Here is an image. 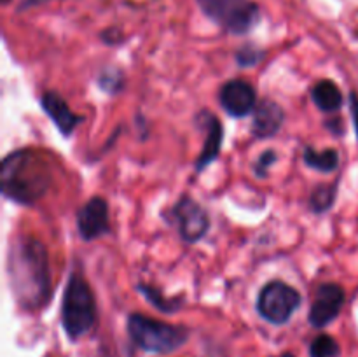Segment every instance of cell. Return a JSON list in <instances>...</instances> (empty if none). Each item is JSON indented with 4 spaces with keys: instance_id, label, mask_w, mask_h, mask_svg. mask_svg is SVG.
Masks as SVG:
<instances>
[{
    "instance_id": "7",
    "label": "cell",
    "mask_w": 358,
    "mask_h": 357,
    "mask_svg": "<svg viewBox=\"0 0 358 357\" xmlns=\"http://www.w3.org/2000/svg\"><path fill=\"white\" fill-rule=\"evenodd\" d=\"M168 217L177 226L178 234L185 244H196L210 230L208 212L189 195L178 198V202L171 206Z\"/></svg>"
},
{
    "instance_id": "6",
    "label": "cell",
    "mask_w": 358,
    "mask_h": 357,
    "mask_svg": "<svg viewBox=\"0 0 358 357\" xmlns=\"http://www.w3.org/2000/svg\"><path fill=\"white\" fill-rule=\"evenodd\" d=\"M303 296L283 280H271L257 296V312L269 324L283 326L299 310Z\"/></svg>"
},
{
    "instance_id": "19",
    "label": "cell",
    "mask_w": 358,
    "mask_h": 357,
    "mask_svg": "<svg viewBox=\"0 0 358 357\" xmlns=\"http://www.w3.org/2000/svg\"><path fill=\"white\" fill-rule=\"evenodd\" d=\"M339 345L332 336L320 335L311 342L310 357H338Z\"/></svg>"
},
{
    "instance_id": "15",
    "label": "cell",
    "mask_w": 358,
    "mask_h": 357,
    "mask_svg": "<svg viewBox=\"0 0 358 357\" xmlns=\"http://www.w3.org/2000/svg\"><path fill=\"white\" fill-rule=\"evenodd\" d=\"M303 161L308 168L317 170L320 174H331L339 167V153L332 147L324 150H317L308 146L303 153Z\"/></svg>"
},
{
    "instance_id": "21",
    "label": "cell",
    "mask_w": 358,
    "mask_h": 357,
    "mask_svg": "<svg viewBox=\"0 0 358 357\" xmlns=\"http://www.w3.org/2000/svg\"><path fill=\"white\" fill-rule=\"evenodd\" d=\"M276 160H278V154H276L275 150H273V149L264 150V153H262L261 156L257 158V161L254 163L255 177H257V178H268L269 170H271L273 164L276 163Z\"/></svg>"
},
{
    "instance_id": "3",
    "label": "cell",
    "mask_w": 358,
    "mask_h": 357,
    "mask_svg": "<svg viewBox=\"0 0 358 357\" xmlns=\"http://www.w3.org/2000/svg\"><path fill=\"white\" fill-rule=\"evenodd\" d=\"M96 324V300L84 275L73 270L66 280L62 300V326L70 340L86 336Z\"/></svg>"
},
{
    "instance_id": "16",
    "label": "cell",
    "mask_w": 358,
    "mask_h": 357,
    "mask_svg": "<svg viewBox=\"0 0 358 357\" xmlns=\"http://www.w3.org/2000/svg\"><path fill=\"white\" fill-rule=\"evenodd\" d=\"M136 289H138V293L143 294V298H145L152 307H156L157 310L163 312V314H175V312L180 310V301L163 296V293H161L157 287L149 286V284H138Z\"/></svg>"
},
{
    "instance_id": "14",
    "label": "cell",
    "mask_w": 358,
    "mask_h": 357,
    "mask_svg": "<svg viewBox=\"0 0 358 357\" xmlns=\"http://www.w3.org/2000/svg\"><path fill=\"white\" fill-rule=\"evenodd\" d=\"M311 100L322 112H338L343 107L345 98L338 84L331 79H324L311 88Z\"/></svg>"
},
{
    "instance_id": "13",
    "label": "cell",
    "mask_w": 358,
    "mask_h": 357,
    "mask_svg": "<svg viewBox=\"0 0 358 357\" xmlns=\"http://www.w3.org/2000/svg\"><path fill=\"white\" fill-rule=\"evenodd\" d=\"M283 121H285V112L271 98H264L257 104L254 111V119H252V136L257 140H266L275 136L282 130Z\"/></svg>"
},
{
    "instance_id": "17",
    "label": "cell",
    "mask_w": 358,
    "mask_h": 357,
    "mask_svg": "<svg viewBox=\"0 0 358 357\" xmlns=\"http://www.w3.org/2000/svg\"><path fill=\"white\" fill-rule=\"evenodd\" d=\"M338 195V184H320L313 189L310 196V209L315 214H324L334 205Z\"/></svg>"
},
{
    "instance_id": "1",
    "label": "cell",
    "mask_w": 358,
    "mask_h": 357,
    "mask_svg": "<svg viewBox=\"0 0 358 357\" xmlns=\"http://www.w3.org/2000/svg\"><path fill=\"white\" fill-rule=\"evenodd\" d=\"M7 275L14 300L24 310H41L52 294L51 266L45 245L34 237L16 238L7 255Z\"/></svg>"
},
{
    "instance_id": "2",
    "label": "cell",
    "mask_w": 358,
    "mask_h": 357,
    "mask_svg": "<svg viewBox=\"0 0 358 357\" xmlns=\"http://www.w3.org/2000/svg\"><path fill=\"white\" fill-rule=\"evenodd\" d=\"M52 186V168L42 153L30 147L7 154L0 168L2 195L23 206L41 202Z\"/></svg>"
},
{
    "instance_id": "5",
    "label": "cell",
    "mask_w": 358,
    "mask_h": 357,
    "mask_svg": "<svg viewBox=\"0 0 358 357\" xmlns=\"http://www.w3.org/2000/svg\"><path fill=\"white\" fill-rule=\"evenodd\" d=\"M215 24L233 35L248 34L261 18L257 4L250 0H196Z\"/></svg>"
},
{
    "instance_id": "18",
    "label": "cell",
    "mask_w": 358,
    "mask_h": 357,
    "mask_svg": "<svg viewBox=\"0 0 358 357\" xmlns=\"http://www.w3.org/2000/svg\"><path fill=\"white\" fill-rule=\"evenodd\" d=\"M96 84L107 94H117L124 90V74L117 66H105L98 74Z\"/></svg>"
},
{
    "instance_id": "4",
    "label": "cell",
    "mask_w": 358,
    "mask_h": 357,
    "mask_svg": "<svg viewBox=\"0 0 358 357\" xmlns=\"http://www.w3.org/2000/svg\"><path fill=\"white\" fill-rule=\"evenodd\" d=\"M126 328L131 342L150 354H171L189 340V329L184 326L168 324L142 314L129 315Z\"/></svg>"
},
{
    "instance_id": "22",
    "label": "cell",
    "mask_w": 358,
    "mask_h": 357,
    "mask_svg": "<svg viewBox=\"0 0 358 357\" xmlns=\"http://www.w3.org/2000/svg\"><path fill=\"white\" fill-rule=\"evenodd\" d=\"M350 112H352L353 119V128H355L357 139H358V94L353 91L350 93Z\"/></svg>"
},
{
    "instance_id": "11",
    "label": "cell",
    "mask_w": 358,
    "mask_h": 357,
    "mask_svg": "<svg viewBox=\"0 0 358 357\" xmlns=\"http://www.w3.org/2000/svg\"><path fill=\"white\" fill-rule=\"evenodd\" d=\"M196 122H199L201 128H205V144H203V149L199 153V156L196 158L194 168L196 172H203L213 163V161L219 158L220 147H222L224 140V128L220 119L215 114L208 111H201L196 115Z\"/></svg>"
},
{
    "instance_id": "8",
    "label": "cell",
    "mask_w": 358,
    "mask_h": 357,
    "mask_svg": "<svg viewBox=\"0 0 358 357\" xmlns=\"http://www.w3.org/2000/svg\"><path fill=\"white\" fill-rule=\"evenodd\" d=\"M345 300V289L339 284H322L318 287L317 294H315V301L310 308V315H308L310 324L313 328L322 329L331 324V322H334L338 315L341 314Z\"/></svg>"
},
{
    "instance_id": "20",
    "label": "cell",
    "mask_w": 358,
    "mask_h": 357,
    "mask_svg": "<svg viewBox=\"0 0 358 357\" xmlns=\"http://www.w3.org/2000/svg\"><path fill=\"white\" fill-rule=\"evenodd\" d=\"M264 55L266 51H262V49L255 48L252 44H245L243 48H240L236 51V63L240 66H243V69H248V66H255L257 63H261Z\"/></svg>"
},
{
    "instance_id": "23",
    "label": "cell",
    "mask_w": 358,
    "mask_h": 357,
    "mask_svg": "<svg viewBox=\"0 0 358 357\" xmlns=\"http://www.w3.org/2000/svg\"><path fill=\"white\" fill-rule=\"evenodd\" d=\"M35 2H44V0H28V6H30V4H35Z\"/></svg>"
},
{
    "instance_id": "24",
    "label": "cell",
    "mask_w": 358,
    "mask_h": 357,
    "mask_svg": "<svg viewBox=\"0 0 358 357\" xmlns=\"http://www.w3.org/2000/svg\"><path fill=\"white\" fill-rule=\"evenodd\" d=\"M282 357H294V356H292V354H289V352H287V354H283Z\"/></svg>"
},
{
    "instance_id": "10",
    "label": "cell",
    "mask_w": 358,
    "mask_h": 357,
    "mask_svg": "<svg viewBox=\"0 0 358 357\" xmlns=\"http://www.w3.org/2000/svg\"><path fill=\"white\" fill-rule=\"evenodd\" d=\"M219 102L233 118H247L257 107L255 88L245 79H231L220 88Z\"/></svg>"
},
{
    "instance_id": "12",
    "label": "cell",
    "mask_w": 358,
    "mask_h": 357,
    "mask_svg": "<svg viewBox=\"0 0 358 357\" xmlns=\"http://www.w3.org/2000/svg\"><path fill=\"white\" fill-rule=\"evenodd\" d=\"M41 105L42 111L48 114V118L55 122L56 128L59 130L63 136H70L76 132L77 126L84 121L83 115L76 114L72 108L69 107V104L65 102V98L62 97L56 91H45L41 97Z\"/></svg>"
},
{
    "instance_id": "9",
    "label": "cell",
    "mask_w": 358,
    "mask_h": 357,
    "mask_svg": "<svg viewBox=\"0 0 358 357\" xmlns=\"http://www.w3.org/2000/svg\"><path fill=\"white\" fill-rule=\"evenodd\" d=\"M77 230L84 241H93L110 233L107 200L101 196L87 200L77 212Z\"/></svg>"
}]
</instances>
